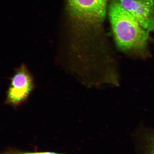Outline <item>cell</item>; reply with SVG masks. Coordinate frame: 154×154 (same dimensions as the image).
Returning <instances> with one entry per match:
<instances>
[{
  "label": "cell",
  "mask_w": 154,
  "mask_h": 154,
  "mask_svg": "<svg viewBox=\"0 0 154 154\" xmlns=\"http://www.w3.org/2000/svg\"><path fill=\"white\" fill-rule=\"evenodd\" d=\"M109 16L117 48L126 53L140 56L147 55L149 31L140 26L136 19L122 6L119 0H111Z\"/></svg>",
  "instance_id": "6da1fadb"
},
{
  "label": "cell",
  "mask_w": 154,
  "mask_h": 154,
  "mask_svg": "<svg viewBox=\"0 0 154 154\" xmlns=\"http://www.w3.org/2000/svg\"><path fill=\"white\" fill-rule=\"evenodd\" d=\"M107 0H67L72 19L83 28L99 27L105 19Z\"/></svg>",
  "instance_id": "7a4b0ae2"
},
{
  "label": "cell",
  "mask_w": 154,
  "mask_h": 154,
  "mask_svg": "<svg viewBox=\"0 0 154 154\" xmlns=\"http://www.w3.org/2000/svg\"><path fill=\"white\" fill-rule=\"evenodd\" d=\"M3 154H65L63 153L53 152H22L15 151H9L3 153Z\"/></svg>",
  "instance_id": "5b68a950"
},
{
  "label": "cell",
  "mask_w": 154,
  "mask_h": 154,
  "mask_svg": "<svg viewBox=\"0 0 154 154\" xmlns=\"http://www.w3.org/2000/svg\"><path fill=\"white\" fill-rule=\"evenodd\" d=\"M34 86L33 77L26 65L22 64L11 78L5 103L15 107L22 105L28 100Z\"/></svg>",
  "instance_id": "3957f363"
},
{
  "label": "cell",
  "mask_w": 154,
  "mask_h": 154,
  "mask_svg": "<svg viewBox=\"0 0 154 154\" xmlns=\"http://www.w3.org/2000/svg\"><path fill=\"white\" fill-rule=\"evenodd\" d=\"M122 6L149 31L154 30V0H119Z\"/></svg>",
  "instance_id": "277c9868"
}]
</instances>
